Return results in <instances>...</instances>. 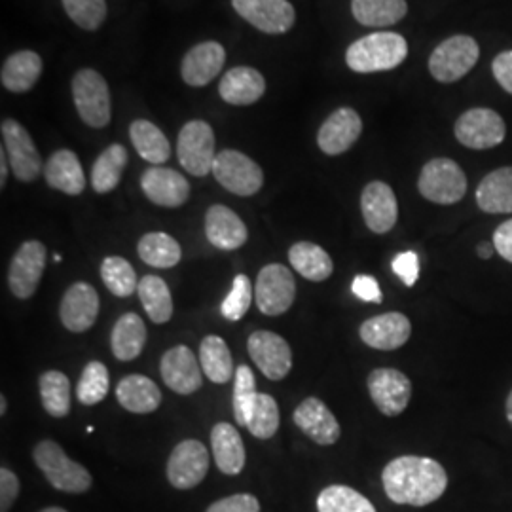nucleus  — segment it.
Masks as SVG:
<instances>
[{
  "label": "nucleus",
  "instance_id": "f257e3e1",
  "mask_svg": "<svg viewBox=\"0 0 512 512\" xmlns=\"http://www.w3.org/2000/svg\"><path fill=\"white\" fill-rule=\"evenodd\" d=\"M385 495L397 505L427 507L448 488L446 469L423 456H401L389 461L382 473Z\"/></svg>",
  "mask_w": 512,
  "mask_h": 512
},
{
  "label": "nucleus",
  "instance_id": "f03ea898",
  "mask_svg": "<svg viewBox=\"0 0 512 512\" xmlns=\"http://www.w3.org/2000/svg\"><path fill=\"white\" fill-rule=\"evenodd\" d=\"M408 55L403 35L380 31L355 40L346 52V63L353 73H382L397 69Z\"/></svg>",
  "mask_w": 512,
  "mask_h": 512
},
{
  "label": "nucleus",
  "instance_id": "7ed1b4c3",
  "mask_svg": "<svg viewBox=\"0 0 512 512\" xmlns=\"http://www.w3.org/2000/svg\"><path fill=\"white\" fill-rule=\"evenodd\" d=\"M33 458L55 490L65 494H86L92 488L90 471L69 458L54 440L38 442Z\"/></svg>",
  "mask_w": 512,
  "mask_h": 512
},
{
  "label": "nucleus",
  "instance_id": "20e7f679",
  "mask_svg": "<svg viewBox=\"0 0 512 512\" xmlns=\"http://www.w3.org/2000/svg\"><path fill=\"white\" fill-rule=\"evenodd\" d=\"M418 190L427 202L454 205L467 194L465 171L450 158H435L423 165Z\"/></svg>",
  "mask_w": 512,
  "mask_h": 512
},
{
  "label": "nucleus",
  "instance_id": "39448f33",
  "mask_svg": "<svg viewBox=\"0 0 512 512\" xmlns=\"http://www.w3.org/2000/svg\"><path fill=\"white\" fill-rule=\"evenodd\" d=\"M480 59V46L469 35L446 38L429 57V73L442 84L458 82L471 73Z\"/></svg>",
  "mask_w": 512,
  "mask_h": 512
},
{
  "label": "nucleus",
  "instance_id": "423d86ee",
  "mask_svg": "<svg viewBox=\"0 0 512 512\" xmlns=\"http://www.w3.org/2000/svg\"><path fill=\"white\" fill-rule=\"evenodd\" d=\"M73 99L84 124L95 129L109 126L112 114L109 84L101 74L93 69H82L74 74Z\"/></svg>",
  "mask_w": 512,
  "mask_h": 512
},
{
  "label": "nucleus",
  "instance_id": "0eeeda50",
  "mask_svg": "<svg viewBox=\"0 0 512 512\" xmlns=\"http://www.w3.org/2000/svg\"><path fill=\"white\" fill-rule=\"evenodd\" d=\"M177 156L190 175L205 177L211 173L217 160L213 128L203 120H192L184 124L177 141Z\"/></svg>",
  "mask_w": 512,
  "mask_h": 512
},
{
  "label": "nucleus",
  "instance_id": "6e6552de",
  "mask_svg": "<svg viewBox=\"0 0 512 512\" xmlns=\"http://www.w3.org/2000/svg\"><path fill=\"white\" fill-rule=\"evenodd\" d=\"M456 139L471 150L499 147L507 137L505 120L492 109L476 107L465 110L454 126Z\"/></svg>",
  "mask_w": 512,
  "mask_h": 512
},
{
  "label": "nucleus",
  "instance_id": "1a4fd4ad",
  "mask_svg": "<svg viewBox=\"0 0 512 512\" xmlns=\"http://www.w3.org/2000/svg\"><path fill=\"white\" fill-rule=\"evenodd\" d=\"M213 175L228 192L236 196H255L264 184L260 165L239 150H220L213 164Z\"/></svg>",
  "mask_w": 512,
  "mask_h": 512
},
{
  "label": "nucleus",
  "instance_id": "9d476101",
  "mask_svg": "<svg viewBox=\"0 0 512 512\" xmlns=\"http://www.w3.org/2000/svg\"><path fill=\"white\" fill-rule=\"evenodd\" d=\"M296 298V281L283 264H268L256 277L255 300L264 315H281L291 310Z\"/></svg>",
  "mask_w": 512,
  "mask_h": 512
},
{
  "label": "nucleus",
  "instance_id": "9b49d317",
  "mask_svg": "<svg viewBox=\"0 0 512 512\" xmlns=\"http://www.w3.org/2000/svg\"><path fill=\"white\" fill-rule=\"evenodd\" d=\"M0 131H2V147L8 154L10 167L16 179L21 183L37 181L44 167L29 131L16 120H4Z\"/></svg>",
  "mask_w": 512,
  "mask_h": 512
},
{
  "label": "nucleus",
  "instance_id": "f8f14e48",
  "mask_svg": "<svg viewBox=\"0 0 512 512\" xmlns=\"http://www.w3.org/2000/svg\"><path fill=\"white\" fill-rule=\"evenodd\" d=\"M48 251L44 243L37 239L19 245L16 255L8 268V285L12 294L19 300H27L37 293L40 279L46 268Z\"/></svg>",
  "mask_w": 512,
  "mask_h": 512
},
{
  "label": "nucleus",
  "instance_id": "ddd939ff",
  "mask_svg": "<svg viewBox=\"0 0 512 512\" xmlns=\"http://www.w3.org/2000/svg\"><path fill=\"white\" fill-rule=\"evenodd\" d=\"M209 473V454L200 440L179 442L167 461V480L177 490H192Z\"/></svg>",
  "mask_w": 512,
  "mask_h": 512
},
{
  "label": "nucleus",
  "instance_id": "4468645a",
  "mask_svg": "<svg viewBox=\"0 0 512 512\" xmlns=\"http://www.w3.org/2000/svg\"><path fill=\"white\" fill-rule=\"evenodd\" d=\"M247 349L253 359V363L258 366V370L268 378L279 382L283 380L291 368H293V351L287 344V340L270 330H256L249 340H247Z\"/></svg>",
  "mask_w": 512,
  "mask_h": 512
},
{
  "label": "nucleus",
  "instance_id": "2eb2a0df",
  "mask_svg": "<svg viewBox=\"0 0 512 512\" xmlns=\"http://www.w3.org/2000/svg\"><path fill=\"white\" fill-rule=\"evenodd\" d=\"M368 393L376 408L387 416H399L406 410L412 397L410 378L397 368H376L368 376Z\"/></svg>",
  "mask_w": 512,
  "mask_h": 512
},
{
  "label": "nucleus",
  "instance_id": "dca6fc26",
  "mask_svg": "<svg viewBox=\"0 0 512 512\" xmlns=\"http://www.w3.org/2000/svg\"><path fill=\"white\" fill-rule=\"evenodd\" d=\"M232 6L247 23L268 35H283L296 21L289 0H232Z\"/></svg>",
  "mask_w": 512,
  "mask_h": 512
},
{
  "label": "nucleus",
  "instance_id": "f3484780",
  "mask_svg": "<svg viewBox=\"0 0 512 512\" xmlns=\"http://www.w3.org/2000/svg\"><path fill=\"white\" fill-rule=\"evenodd\" d=\"M363 133V120L351 107L334 110L317 133V145L327 156H340L353 147Z\"/></svg>",
  "mask_w": 512,
  "mask_h": 512
},
{
  "label": "nucleus",
  "instance_id": "a211bd4d",
  "mask_svg": "<svg viewBox=\"0 0 512 512\" xmlns=\"http://www.w3.org/2000/svg\"><path fill=\"white\" fill-rule=\"evenodd\" d=\"M99 294L90 283L76 281L61 298L59 317L63 327L71 332H86L95 325L99 315Z\"/></svg>",
  "mask_w": 512,
  "mask_h": 512
},
{
  "label": "nucleus",
  "instance_id": "6ab92c4d",
  "mask_svg": "<svg viewBox=\"0 0 512 512\" xmlns=\"http://www.w3.org/2000/svg\"><path fill=\"white\" fill-rule=\"evenodd\" d=\"M160 372L165 385L179 395H192L203 384L202 365L194 351L186 346L167 349L160 363Z\"/></svg>",
  "mask_w": 512,
  "mask_h": 512
},
{
  "label": "nucleus",
  "instance_id": "aec40b11",
  "mask_svg": "<svg viewBox=\"0 0 512 512\" xmlns=\"http://www.w3.org/2000/svg\"><path fill=\"white\" fill-rule=\"evenodd\" d=\"M410 334H412V323L399 311H389V313L370 317L359 329V336L366 346L380 349V351H395L403 348L404 344L410 340Z\"/></svg>",
  "mask_w": 512,
  "mask_h": 512
},
{
  "label": "nucleus",
  "instance_id": "412c9836",
  "mask_svg": "<svg viewBox=\"0 0 512 512\" xmlns=\"http://www.w3.org/2000/svg\"><path fill=\"white\" fill-rule=\"evenodd\" d=\"M141 188L150 202L167 209L181 207L190 198V184L186 177L162 165H154L143 173Z\"/></svg>",
  "mask_w": 512,
  "mask_h": 512
},
{
  "label": "nucleus",
  "instance_id": "4be33fe9",
  "mask_svg": "<svg viewBox=\"0 0 512 512\" xmlns=\"http://www.w3.org/2000/svg\"><path fill=\"white\" fill-rule=\"evenodd\" d=\"M363 219L374 234H387L399 219V203L393 188L382 181H372L361 194Z\"/></svg>",
  "mask_w": 512,
  "mask_h": 512
},
{
  "label": "nucleus",
  "instance_id": "5701e85b",
  "mask_svg": "<svg viewBox=\"0 0 512 512\" xmlns=\"http://www.w3.org/2000/svg\"><path fill=\"white\" fill-rule=\"evenodd\" d=\"M296 427L319 446H332L340 439V423L329 406L317 397H308L296 406L293 414Z\"/></svg>",
  "mask_w": 512,
  "mask_h": 512
},
{
  "label": "nucleus",
  "instance_id": "b1692460",
  "mask_svg": "<svg viewBox=\"0 0 512 512\" xmlns=\"http://www.w3.org/2000/svg\"><path fill=\"white\" fill-rule=\"evenodd\" d=\"M224 61H226V52L222 44L215 40H207L202 44H196L188 54L184 55L181 76L188 86L203 88L219 76L224 67Z\"/></svg>",
  "mask_w": 512,
  "mask_h": 512
},
{
  "label": "nucleus",
  "instance_id": "393cba45",
  "mask_svg": "<svg viewBox=\"0 0 512 512\" xmlns=\"http://www.w3.org/2000/svg\"><path fill=\"white\" fill-rule=\"evenodd\" d=\"M205 236L222 251H236L249 238L245 222L226 205H211L205 213Z\"/></svg>",
  "mask_w": 512,
  "mask_h": 512
},
{
  "label": "nucleus",
  "instance_id": "a878e982",
  "mask_svg": "<svg viewBox=\"0 0 512 512\" xmlns=\"http://www.w3.org/2000/svg\"><path fill=\"white\" fill-rule=\"evenodd\" d=\"M266 92L264 76L251 67H234L220 78V97L228 105H253Z\"/></svg>",
  "mask_w": 512,
  "mask_h": 512
},
{
  "label": "nucleus",
  "instance_id": "bb28decb",
  "mask_svg": "<svg viewBox=\"0 0 512 512\" xmlns=\"http://www.w3.org/2000/svg\"><path fill=\"white\" fill-rule=\"evenodd\" d=\"M44 177L48 186L69 196H80L86 188L84 169L73 150L54 152L44 165Z\"/></svg>",
  "mask_w": 512,
  "mask_h": 512
},
{
  "label": "nucleus",
  "instance_id": "cd10ccee",
  "mask_svg": "<svg viewBox=\"0 0 512 512\" xmlns=\"http://www.w3.org/2000/svg\"><path fill=\"white\" fill-rule=\"evenodd\" d=\"M211 448L213 458L219 467L220 473L228 476H236L245 467V446L239 435L238 429L232 423H217L211 431Z\"/></svg>",
  "mask_w": 512,
  "mask_h": 512
},
{
  "label": "nucleus",
  "instance_id": "c85d7f7f",
  "mask_svg": "<svg viewBox=\"0 0 512 512\" xmlns=\"http://www.w3.org/2000/svg\"><path fill=\"white\" fill-rule=\"evenodd\" d=\"M476 205L490 215L512 213V167H499L480 181Z\"/></svg>",
  "mask_w": 512,
  "mask_h": 512
},
{
  "label": "nucleus",
  "instance_id": "c756f323",
  "mask_svg": "<svg viewBox=\"0 0 512 512\" xmlns=\"http://www.w3.org/2000/svg\"><path fill=\"white\" fill-rule=\"evenodd\" d=\"M42 74V59L31 50H21L10 55L0 71V82L4 90L12 93H27L35 88Z\"/></svg>",
  "mask_w": 512,
  "mask_h": 512
},
{
  "label": "nucleus",
  "instance_id": "7c9ffc66",
  "mask_svg": "<svg viewBox=\"0 0 512 512\" xmlns=\"http://www.w3.org/2000/svg\"><path fill=\"white\" fill-rule=\"evenodd\" d=\"M116 399L128 412L152 414L162 404V393L147 376L131 374L116 387Z\"/></svg>",
  "mask_w": 512,
  "mask_h": 512
},
{
  "label": "nucleus",
  "instance_id": "2f4dec72",
  "mask_svg": "<svg viewBox=\"0 0 512 512\" xmlns=\"http://www.w3.org/2000/svg\"><path fill=\"white\" fill-rule=\"evenodd\" d=\"M147 344V327L137 313H124L110 334V348L116 359L133 361Z\"/></svg>",
  "mask_w": 512,
  "mask_h": 512
},
{
  "label": "nucleus",
  "instance_id": "473e14b6",
  "mask_svg": "<svg viewBox=\"0 0 512 512\" xmlns=\"http://www.w3.org/2000/svg\"><path fill=\"white\" fill-rule=\"evenodd\" d=\"M289 262L296 270V274L315 283L329 279L334 272V264L329 253L311 241L294 243L289 249Z\"/></svg>",
  "mask_w": 512,
  "mask_h": 512
},
{
  "label": "nucleus",
  "instance_id": "72a5a7b5",
  "mask_svg": "<svg viewBox=\"0 0 512 512\" xmlns=\"http://www.w3.org/2000/svg\"><path fill=\"white\" fill-rule=\"evenodd\" d=\"M131 143L137 150V154L147 160L148 164L162 165L171 156V145L164 135V131L154 126L148 120H135L129 126Z\"/></svg>",
  "mask_w": 512,
  "mask_h": 512
},
{
  "label": "nucleus",
  "instance_id": "f704fd0d",
  "mask_svg": "<svg viewBox=\"0 0 512 512\" xmlns=\"http://www.w3.org/2000/svg\"><path fill=\"white\" fill-rule=\"evenodd\" d=\"M351 12L365 27H391L408 14L406 0H351Z\"/></svg>",
  "mask_w": 512,
  "mask_h": 512
},
{
  "label": "nucleus",
  "instance_id": "c9c22d12",
  "mask_svg": "<svg viewBox=\"0 0 512 512\" xmlns=\"http://www.w3.org/2000/svg\"><path fill=\"white\" fill-rule=\"evenodd\" d=\"M200 365L213 384H228L234 378V361L230 348L215 334L205 336L200 344Z\"/></svg>",
  "mask_w": 512,
  "mask_h": 512
},
{
  "label": "nucleus",
  "instance_id": "e433bc0d",
  "mask_svg": "<svg viewBox=\"0 0 512 512\" xmlns=\"http://www.w3.org/2000/svg\"><path fill=\"white\" fill-rule=\"evenodd\" d=\"M128 165V150L124 145H110L99 154L92 169V186L97 194H109L124 175Z\"/></svg>",
  "mask_w": 512,
  "mask_h": 512
},
{
  "label": "nucleus",
  "instance_id": "4c0bfd02",
  "mask_svg": "<svg viewBox=\"0 0 512 512\" xmlns=\"http://www.w3.org/2000/svg\"><path fill=\"white\" fill-rule=\"evenodd\" d=\"M137 253L143 262H147L148 266L160 268V270L177 266L183 256L181 245L177 243V239L171 238L164 232L145 234L143 238L139 239Z\"/></svg>",
  "mask_w": 512,
  "mask_h": 512
},
{
  "label": "nucleus",
  "instance_id": "58836bf2",
  "mask_svg": "<svg viewBox=\"0 0 512 512\" xmlns=\"http://www.w3.org/2000/svg\"><path fill=\"white\" fill-rule=\"evenodd\" d=\"M137 294L143 302V308L147 311L150 321L156 325H164L173 315V298L162 277L158 275H145L139 281Z\"/></svg>",
  "mask_w": 512,
  "mask_h": 512
},
{
  "label": "nucleus",
  "instance_id": "ea45409f",
  "mask_svg": "<svg viewBox=\"0 0 512 512\" xmlns=\"http://www.w3.org/2000/svg\"><path fill=\"white\" fill-rule=\"evenodd\" d=\"M44 410L52 418H65L71 412V382L59 370H48L38 380Z\"/></svg>",
  "mask_w": 512,
  "mask_h": 512
},
{
  "label": "nucleus",
  "instance_id": "a19ab883",
  "mask_svg": "<svg viewBox=\"0 0 512 512\" xmlns=\"http://www.w3.org/2000/svg\"><path fill=\"white\" fill-rule=\"evenodd\" d=\"M317 512H376V509L357 490L334 484L317 495Z\"/></svg>",
  "mask_w": 512,
  "mask_h": 512
},
{
  "label": "nucleus",
  "instance_id": "79ce46f5",
  "mask_svg": "<svg viewBox=\"0 0 512 512\" xmlns=\"http://www.w3.org/2000/svg\"><path fill=\"white\" fill-rule=\"evenodd\" d=\"M101 279L110 293L120 298H128L139 289V279L126 258L107 256L101 264Z\"/></svg>",
  "mask_w": 512,
  "mask_h": 512
},
{
  "label": "nucleus",
  "instance_id": "37998d69",
  "mask_svg": "<svg viewBox=\"0 0 512 512\" xmlns=\"http://www.w3.org/2000/svg\"><path fill=\"white\" fill-rule=\"evenodd\" d=\"M109 387V368L99 361H92L82 370L80 382L76 387V397L86 406L103 403L105 397L109 395Z\"/></svg>",
  "mask_w": 512,
  "mask_h": 512
},
{
  "label": "nucleus",
  "instance_id": "c03bdc74",
  "mask_svg": "<svg viewBox=\"0 0 512 512\" xmlns=\"http://www.w3.org/2000/svg\"><path fill=\"white\" fill-rule=\"evenodd\" d=\"M258 391H256L255 374L251 366L241 365L236 370L234 385V416L239 427H247L255 410Z\"/></svg>",
  "mask_w": 512,
  "mask_h": 512
},
{
  "label": "nucleus",
  "instance_id": "a18cd8bd",
  "mask_svg": "<svg viewBox=\"0 0 512 512\" xmlns=\"http://www.w3.org/2000/svg\"><path fill=\"white\" fill-rule=\"evenodd\" d=\"M249 433L260 440L274 437L279 429V406L272 395L258 393L253 416L247 425Z\"/></svg>",
  "mask_w": 512,
  "mask_h": 512
},
{
  "label": "nucleus",
  "instance_id": "49530a36",
  "mask_svg": "<svg viewBox=\"0 0 512 512\" xmlns=\"http://www.w3.org/2000/svg\"><path fill=\"white\" fill-rule=\"evenodd\" d=\"M63 8L84 31H97L109 14L107 0H63Z\"/></svg>",
  "mask_w": 512,
  "mask_h": 512
},
{
  "label": "nucleus",
  "instance_id": "de8ad7c7",
  "mask_svg": "<svg viewBox=\"0 0 512 512\" xmlns=\"http://www.w3.org/2000/svg\"><path fill=\"white\" fill-rule=\"evenodd\" d=\"M253 287H251V279L245 274L236 275L232 291L224 298V302L220 304V313L226 321H239L253 302Z\"/></svg>",
  "mask_w": 512,
  "mask_h": 512
},
{
  "label": "nucleus",
  "instance_id": "09e8293b",
  "mask_svg": "<svg viewBox=\"0 0 512 512\" xmlns=\"http://www.w3.org/2000/svg\"><path fill=\"white\" fill-rule=\"evenodd\" d=\"M391 268L395 274L399 275V279L406 287H414L420 277V258L414 251H406L393 258Z\"/></svg>",
  "mask_w": 512,
  "mask_h": 512
},
{
  "label": "nucleus",
  "instance_id": "8fccbe9b",
  "mask_svg": "<svg viewBox=\"0 0 512 512\" xmlns=\"http://www.w3.org/2000/svg\"><path fill=\"white\" fill-rule=\"evenodd\" d=\"M207 512H260V503L255 495L236 494L228 495L224 499L215 501Z\"/></svg>",
  "mask_w": 512,
  "mask_h": 512
},
{
  "label": "nucleus",
  "instance_id": "3c124183",
  "mask_svg": "<svg viewBox=\"0 0 512 512\" xmlns=\"http://www.w3.org/2000/svg\"><path fill=\"white\" fill-rule=\"evenodd\" d=\"M18 495V476L14 475L10 469L2 467L0 469V512L10 511L18 499Z\"/></svg>",
  "mask_w": 512,
  "mask_h": 512
},
{
  "label": "nucleus",
  "instance_id": "603ef678",
  "mask_svg": "<svg viewBox=\"0 0 512 512\" xmlns=\"http://www.w3.org/2000/svg\"><path fill=\"white\" fill-rule=\"evenodd\" d=\"M351 291L361 298L363 302H374V304H380L382 302V291H380V285L374 277L370 275H357L353 279V285H351Z\"/></svg>",
  "mask_w": 512,
  "mask_h": 512
},
{
  "label": "nucleus",
  "instance_id": "864d4df0",
  "mask_svg": "<svg viewBox=\"0 0 512 512\" xmlns=\"http://www.w3.org/2000/svg\"><path fill=\"white\" fill-rule=\"evenodd\" d=\"M492 73H494L497 84L512 95V50L495 55V59L492 61Z\"/></svg>",
  "mask_w": 512,
  "mask_h": 512
},
{
  "label": "nucleus",
  "instance_id": "5fc2aeb1",
  "mask_svg": "<svg viewBox=\"0 0 512 512\" xmlns=\"http://www.w3.org/2000/svg\"><path fill=\"white\" fill-rule=\"evenodd\" d=\"M494 247L499 255L512 264V219L505 220L494 232Z\"/></svg>",
  "mask_w": 512,
  "mask_h": 512
},
{
  "label": "nucleus",
  "instance_id": "6e6d98bb",
  "mask_svg": "<svg viewBox=\"0 0 512 512\" xmlns=\"http://www.w3.org/2000/svg\"><path fill=\"white\" fill-rule=\"evenodd\" d=\"M6 181H8V154L2 147V152H0V186L2 188H4Z\"/></svg>",
  "mask_w": 512,
  "mask_h": 512
},
{
  "label": "nucleus",
  "instance_id": "4d7b16f0",
  "mask_svg": "<svg viewBox=\"0 0 512 512\" xmlns=\"http://www.w3.org/2000/svg\"><path fill=\"white\" fill-rule=\"evenodd\" d=\"M494 251V243H480V245L476 247V255L480 256V258H484V260L492 258V256H494Z\"/></svg>",
  "mask_w": 512,
  "mask_h": 512
},
{
  "label": "nucleus",
  "instance_id": "13d9d810",
  "mask_svg": "<svg viewBox=\"0 0 512 512\" xmlns=\"http://www.w3.org/2000/svg\"><path fill=\"white\" fill-rule=\"evenodd\" d=\"M505 414H507V420L512 425V391L509 393V397H507V403H505Z\"/></svg>",
  "mask_w": 512,
  "mask_h": 512
},
{
  "label": "nucleus",
  "instance_id": "bf43d9fd",
  "mask_svg": "<svg viewBox=\"0 0 512 512\" xmlns=\"http://www.w3.org/2000/svg\"><path fill=\"white\" fill-rule=\"evenodd\" d=\"M6 410H8V403H6V397L2 395V397H0V416H4Z\"/></svg>",
  "mask_w": 512,
  "mask_h": 512
},
{
  "label": "nucleus",
  "instance_id": "052dcab7",
  "mask_svg": "<svg viewBox=\"0 0 512 512\" xmlns=\"http://www.w3.org/2000/svg\"><path fill=\"white\" fill-rule=\"evenodd\" d=\"M40 512H67L65 509H61V507H48V509H44V511Z\"/></svg>",
  "mask_w": 512,
  "mask_h": 512
}]
</instances>
